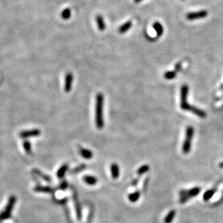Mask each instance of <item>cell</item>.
<instances>
[{"instance_id": "cell-1", "label": "cell", "mask_w": 223, "mask_h": 223, "mask_svg": "<svg viewBox=\"0 0 223 223\" xmlns=\"http://www.w3.org/2000/svg\"><path fill=\"white\" fill-rule=\"evenodd\" d=\"M189 86L187 85H183L181 88V109L184 111H191L196 116H199V117L206 118L207 114L204 111L199 109V108L194 107V106H191L190 104L188 103L187 101V97L188 94H189Z\"/></svg>"}, {"instance_id": "cell-2", "label": "cell", "mask_w": 223, "mask_h": 223, "mask_svg": "<svg viewBox=\"0 0 223 223\" xmlns=\"http://www.w3.org/2000/svg\"><path fill=\"white\" fill-rule=\"evenodd\" d=\"M103 106H104V95L99 92L97 94L95 98V124L97 128L99 129L104 127Z\"/></svg>"}, {"instance_id": "cell-3", "label": "cell", "mask_w": 223, "mask_h": 223, "mask_svg": "<svg viewBox=\"0 0 223 223\" xmlns=\"http://www.w3.org/2000/svg\"><path fill=\"white\" fill-rule=\"evenodd\" d=\"M194 129L192 127L189 126L187 127L186 131V139L182 146V151L184 154H188L191 151L192 148V142L194 137Z\"/></svg>"}, {"instance_id": "cell-4", "label": "cell", "mask_w": 223, "mask_h": 223, "mask_svg": "<svg viewBox=\"0 0 223 223\" xmlns=\"http://www.w3.org/2000/svg\"><path fill=\"white\" fill-rule=\"evenodd\" d=\"M201 189L199 187H194L189 189L188 191H181L180 192V203H186L190 199L195 197L200 193Z\"/></svg>"}, {"instance_id": "cell-5", "label": "cell", "mask_w": 223, "mask_h": 223, "mask_svg": "<svg viewBox=\"0 0 223 223\" xmlns=\"http://www.w3.org/2000/svg\"><path fill=\"white\" fill-rule=\"evenodd\" d=\"M15 203V197H12L9 199V202H8L7 207H6L5 209L1 212V214H0V221L2 220V219H6V218L9 217L10 216V213L12 212V209H13L14 204Z\"/></svg>"}, {"instance_id": "cell-6", "label": "cell", "mask_w": 223, "mask_h": 223, "mask_svg": "<svg viewBox=\"0 0 223 223\" xmlns=\"http://www.w3.org/2000/svg\"><path fill=\"white\" fill-rule=\"evenodd\" d=\"M208 15V12L207 10H201L198 12H189L186 15V19L188 20H195L199 19L205 18Z\"/></svg>"}, {"instance_id": "cell-7", "label": "cell", "mask_w": 223, "mask_h": 223, "mask_svg": "<svg viewBox=\"0 0 223 223\" xmlns=\"http://www.w3.org/2000/svg\"><path fill=\"white\" fill-rule=\"evenodd\" d=\"M73 82V75L71 72L66 73L65 76V82H64V90L66 92H69L71 89Z\"/></svg>"}, {"instance_id": "cell-8", "label": "cell", "mask_w": 223, "mask_h": 223, "mask_svg": "<svg viewBox=\"0 0 223 223\" xmlns=\"http://www.w3.org/2000/svg\"><path fill=\"white\" fill-rule=\"evenodd\" d=\"M41 134V131L37 129H34L31 130H27V131L22 132L20 134V136L22 138H28L31 137H36Z\"/></svg>"}, {"instance_id": "cell-9", "label": "cell", "mask_w": 223, "mask_h": 223, "mask_svg": "<svg viewBox=\"0 0 223 223\" xmlns=\"http://www.w3.org/2000/svg\"><path fill=\"white\" fill-rule=\"evenodd\" d=\"M95 20H96L97 25H98V29L100 31H103L106 29V24H105V21L103 17H102L100 15H97L96 17H95Z\"/></svg>"}, {"instance_id": "cell-10", "label": "cell", "mask_w": 223, "mask_h": 223, "mask_svg": "<svg viewBox=\"0 0 223 223\" xmlns=\"http://www.w3.org/2000/svg\"><path fill=\"white\" fill-rule=\"evenodd\" d=\"M152 27H153L154 31H156L157 37H160V36H162L164 29H163V26H162L161 23H159V22H154L153 25H152Z\"/></svg>"}, {"instance_id": "cell-11", "label": "cell", "mask_w": 223, "mask_h": 223, "mask_svg": "<svg viewBox=\"0 0 223 223\" xmlns=\"http://www.w3.org/2000/svg\"><path fill=\"white\" fill-rule=\"evenodd\" d=\"M216 192H217L216 188L211 189H209V190L207 191V192L204 194L203 199L204 201H206V202H207V201L211 199L212 198L213 196L214 195V194H215Z\"/></svg>"}, {"instance_id": "cell-12", "label": "cell", "mask_w": 223, "mask_h": 223, "mask_svg": "<svg viewBox=\"0 0 223 223\" xmlns=\"http://www.w3.org/2000/svg\"><path fill=\"white\" fill-rule=\"evenodd\" d=\"M132 26V23L131 21L126 22V23H124L122 26L119 27V32L120 33H122V34L127 33V32L128 31L130 28H131Z\"/></svg>"}, {"instance_id": "cell-13", "label": "cell", "mask_w": 223, "mask_h": 223, "mask_svg": "<svg viewBox=\"0 0 223 223\" xmlns=\"http://www.w3.org/2000/svg\"><path fill=\"white\" fill-rule=\"evenodd\" d=\"M175 216H176V211L175 210H171L168 213L166 216H165V219H164V223H171L173 222V219H174Z\"/></svg>"}, {"instance_id": "cell-14", "label": "cell", "mask_w": 223, "mask_h": 223, "mask_svg": "<svg viewBox=\"0 0 223 223\" xmlns=\"http://www.w3.org/2000/svg\"><path fill=\"white\" fill-rule=\"evenodd\" d=\"M111 173H112V177L114 178V179H116L119 176V168L117 164H112V165H111Z\"/></svg>"}, {"instance_id": "cell-15", "label": "cell", "mask_w": 223, "mask_h": 223, "mask_svg": "<svg viewBox=\"0 0 223 223\" xmlns=\"http://www.w3.org/2000/svg\"><path fill=\"white\" fill-rule=\"evenodd\" d=\"M79 152H80V153L81 154H82V157H85V158L86 159H90L92 157V152H91V151L88 150V149H82H82L79 150Z\"/></svg>"}, {"instance_id": "cell-16", "label": "cell", "mask_w": 223, "mask_h": 223, "mask_svg": "<svg viewBox=\"0 0 223 223\" xmlns=\"http://www.w3.org/2000/svg\"><path fill=\"white\" fill-rule=\"evenodd\" d=\"M61 17L64 20H68L71 17V9L69 8H66L64 9L61 13Z\"/></svg>"}, {"instance_id": "cell-17", "label": "cell", "mask_w": 223, "mask_h": 223, "mask_svg": "<svg viewBox=\"0 0 223 223\" xmlns=\"http://www.w3.org/2000/svg\"><path fill=\"white\" fill-rule=\"evenodd\" d=\"M140 197V192H136L134 193H132L130 194L129 196V199L130 200V202H136Z\"/></svg>"}, {"instance_id": "cell-18", "label": "cell", "mask_w": 223, "mask_h": 223, "mask_svg": "<svg viewBox=\"0 0 223 223\" xmlns=\"http://www.w3.org/2000/svg\"><path fill=\"white\" fill-rule=\"evenodd\" d=\"M176 75H177V73L175 71H168L167 72H165L164 74V77L166 79H173L174 78H176Z\"/></svg>"}, {"instance_id": "cell-19", "label": "cell", "mask_w": 223, "mask_h": 223, "mask_svg": "<svg viewBox=\"0 0 223 223\" xmlns=\"http://www.w3.org/2000/svg\"><path fill=\"white\" fill-rule=\"evenodd\" d=\"M84 181L89 185H95L97 183V179L95 177L92 176H85L84 177Z\"/></svg>"}, {"instance_id": "cell-20", "label": "cell", "mask_w": 223, "mask_h": 223, "mask_svg": "<svg viewBox=\"0 0 223 223\" xmlns=\"http://www.w3.org/2000/svg\"><path fill=\"white\" fill-rule=\"evenodd\" d=\"M149 170V167L147 165H144L139 168V169L137 170V173L138 175L141 176V175L147 173V172Z\"/></svg>"}, {"instance_id": "cell-21", "label": "cell", "mask_w": 223, "mask_h": 223, "mask_svg": "<svg viewBox=\"0 0 223 223\" xmlns=\"http://www.w3.org/2000/svg\"><path fill=\"white\" fill-rule=\"evenodd\" d=\"M66 169H67V166L66 165H64V166H62L61 168H60L59 170L58 173H57V175H58V176L59 178L62 177V176L64 175L65 172H66Z\"/></svg>"}, {"instance_id": "cell-22", "label": "cell", "mask_w": 223, "mask_h": 223, "mask_svg": "<svg viewBox=\"0 0 223 223\" xmlns=\"http://www.w3.org/2000/svg\"><path fill=\"white\" fill-rule=\"evenodd\" d=\"M24 148H25V151L27 152V153H31V144H30L29 142H24Z\"/></svg>"}, {"instance_id": "cell-23", "label": "cell", "mask_w": 223, "mask_h": 223, "mask_svg": "<svg viewBox=\"0 0 223 223\" xmlns=\"http://www.w3.org/2000/svg\"><path fill=\"white\" fill-rule=\"evenodd\" d=\"M219 168H222V169H223V162H220V163L219 164Z\"/></svg>"}, {"instance_id": "cell-24", "label": "cell", "mask_w": 223, "mask_h": 223, "mask_svg": "<svg viewBox=\"0 0 223 223\" xmlns=\"http://www.w3.org/2000/svg\"><path fill=\"white\" fill-rule=\"evenodd\" d=\"M142 1V0H134V2L135 3H139V2H140V1Z\"/></svg>"}, {"instance_id": "cell-25", "label": "cell", "mask_w": 223, "mask_h": 223, "mask_svg": "<svg viewBox=\"0 0 223 223\" xmlns=\"http://www.w3.org/2000/svg\"><path fill=\"white\" fill-rule=\"evenodd\" d=\"M182 1H185V0H182Z\"/></svg>"}]
</instances>
